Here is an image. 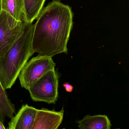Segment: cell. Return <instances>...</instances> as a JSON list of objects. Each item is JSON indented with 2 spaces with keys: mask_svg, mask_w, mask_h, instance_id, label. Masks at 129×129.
I'll return each instance as SVG.
<instances>
[{
  "mask_svg": "<svg viewBox=\"0 0 129 129\" xmlns=\"http://www.w3.org/2000/svg\"><path fill=\"white\" fill-rule=\"evenodd\" d=\"M120 129V128H116V129Z\"/></svg>",
  "mask_w": 129,
  "mask_h": 129,
  "instance_id": "9a60e30c",
  "label": "cell"
},
{
  "mask_svg": "<svg viewBox=\"0 0 129 129\" xmlns=\"http://www.w3.org/2000/svg\"><path fill=\"white\" fill-rule=\"evenodd\" d=\"M64 87L66 89V91L67 92H70L72 91L73 89V87L70 85L69 83L67 82L65 83L63 85Z\"/></svg>",
  "mask_w": 129,
  "mask_h": 129,
  "instance_id": "7c38bea8",
  "label": "cell"
},
{
  "mask_svg": "<svg viewBox=\"0 0 129 129\" xmlns=\"http://www.w3.org/2000/svg\"><path fill=\"white\" fill-rule=\"evenodd\" d=\"M71 8L54 0L43 8L34 25L32 47L34 53L52 57L67 51L73 26Z\"/></svg>",
  "mask_w": 129,
  "mask_h": 129,
  "instance_id": "6da1fadb",
  "label": "cell"
},
{
  "mask_svg": "<svg viewBox=\"0 0 129 129\" xmlns=\"http://www.w3.org/2000/svg\"><path fill=\"white\" fill-rule=\"evenodd\" d=\"M38 109L27 104L22 105L15 116L11 118L8 129H30Z\"/></svg>",
  "mask_w": 129,
  "mask_h": 129,
  "instance_id": "52a82bcc",
  "label": "cell"
},
{
  "mask_svg": "<svg viewBox=\"0 0 129 129\" xmlns=\"http://www.w3.org/2000/svg\"><path fill=\"white\" fill-rule=\"evenodd\" d=\"M0 129H6L2 123L0 121Z\"/></svg>",
  "mask_w": 129,
  "mask_h": 129,
  "instance_id": "4fadbf2b",
  "label": "cell"
},
{
  "mask_svg": "<svg viewBox=\"0 0 129 129\" xmlns=\"http://www.w3.org/2000/svg\"><path fill=\"white\" fill-rule=\"evenodd\" d=\"M28 23L16 20L2 10L0 14V57L10 49L24 31Z\"/></svg>",
  "mask_w": 129,
  "mask_h": 129,
  "instance_id": "277c9868",
  "label": "cell"
},
{
  "mask_svg": "<svg viewBox=\"0 0 129 129\" xmlns=\"http://www.w3.org/2000/svg\"><path fill=\"white\" fill-rule=\"evenodd\" d=\"M59 79V74L55 69L45 73L28 89L32 100L55 104L58 98Z\"/></svg>",
  "mask_w": 129,
  "mask_h": 129,
  "instance_id": "3957f363",
  "label": "cell"
},
{
  "mask_svg": "<svg viewBox=\"0 0 129 129\" xmlns=\"http://www.w3.org/2000/svg\"><path fill=\"white\" fill-rule=\"evenodd\" d=\"M46 0H24L25 20L28 23H32L37 19L42 10Z\"/></svg>",
  "mask_w": 129,
  "mask_h": 129,
  "instance_id": "8fae6325",
  "label": "cell"
},
{
  "mask_svg": "<svg viewBox=\"0 0 129 129\" xmlns=\"http://www.w3.org/2000/svg\"><path fill=\"white\" fill-rule=\"evenodd\" d=\"M56 64L52 57L38 55L27 62L19 76L22 88L28 89L44 74L55 69Z\"/></svg>",
  "mask_w": 129,
  "mask_h": 129,
  "instance_id": "5b68a950",
  "label": "cell"
},
{
  "mask_svg": "<svg viewBox=\"0 0 129 129\" xmlns=\"http://www.w3.org/2000/svg\"><path fill=\"white\" fill-rule=\"evenodd\" d=\"M1 0H0V14H1Z\"/></svg>",
  "mask_w": 129,
  "mask_h": 129,
  "instance_id": "5bb4252c",
  "label": "cell"
},
{
  "mask_svg": "<svg viewBox=\"0 0 129 129\" xmlns=\"http://www.w3.org/2000/svg\"><path fill=\"white\" fill-rule=\"evenodd\" d=\"M0 80V121L4 123L5 118L11 119L16 113L15 106L8 98Z\"/></svg>",
  "mask_w": 129,
  "mask_h": 129,
  "instance_id": "30bf717a",
  "label": "cell"
},
{
  "mask_svg": "<svg viewBox=\"0 0 129 129\" xmlns=\"http://www.w3.org/2000/svg\"><path fill=\"white\" fill-rule=\"evenodd\" d=\"M64 110L59 111L42 108L38 110L30 129H58L63 119Z\"/></svg>",
  "mask_w": 129,
  "mask_h": 129,
  "instance_id": "8992f818",
  "label": "cell"
},
{
  "mask_svg": "<svg viewBox=\"0 0 129 129\" xmlns=\"http://www.w3.org/2000/svg\"><path fill=\"white\" fill-rule=\"evenodd\" d=\"M66 129L65 128H63V129Z\"/></svg>",
  "mask_w": 129,
  "mask_h": 129,
  "instance_id": "2e32d148",
  "label": "cell"
},
{
  "mask_svg": "<svg viewBox=\"0 0 129 129\" xmlns=\"http://www.w3.org/2000/svg\"><path fill=\"white\" fill-rule=\"evenodd\" d=\"M1 3L2 10L7 12L16 20L26 22L24 0H1Z\"/></svg>",
  "mask_w": 129,
  "mask_h": 129,
  "instance_id": "9c48e42d",
  "label": "cell"
},
{
  "mask_svg": "<svg viewBox=\"0 0 129 129\" xmlns=\"http://www.w3.org/2000/svg\"><path fill=\"white\" fill-rule=\"evenodd\" d=\"M34 25L28 23L20 38L0 57V80L5 89H10L33 52L32 41Z\"/></svg>",
  "mask_w": 129,
  "mask_h": 129,
  "instance_id": "7a4b0ae2",
  "label": "cell"
},
{
  "mask_svg": "<svg viewBox=\"0 0 129 129\" xmlns=\"http://www.w3.org/2000/svg\"><path fill=\"white\" fill-rule=\"evenodd\" d=\"M77 123L80 129H111V124L106 115H88L78 120Z\"/></svg>",
  "mask_w": 129,
  "mask_h": 129,
  "instance_id": "ba28073f",
  "label": "cell"
}]
</instances>
